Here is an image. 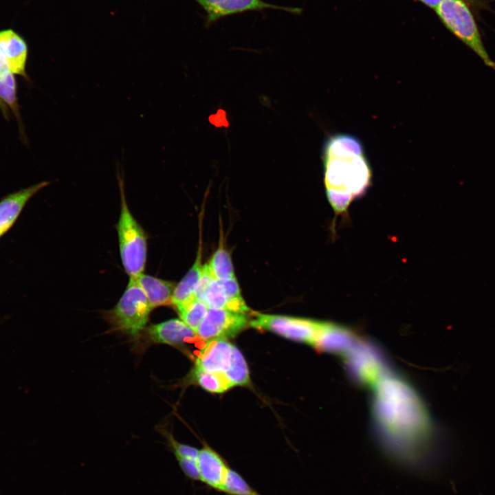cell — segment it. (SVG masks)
Returning a JSON list of instances; mask_svg holds the SVG:
<instances>
[{"instance_id": "cell-1", "label": "cell", "mask_w": 495, "mask_h": 495, "mask_svg": "<svg viewBox=\"0 0 495 495\" xmlns=\"http://www.w3.org/2000/svg\"><path fill=\"white\" fill-rule=\"evenodd\" d=\"M374 384L372 414L382 448L405 465H422L436 432L424 404L406 380L388 371Z\"/></svg>"}, {"instance_id": "cell-2", "label": "cell", "mask_w": 495, "mask_h": 495, "mask_svg": "<svg viewBox=\"0 0 495 495\" xmlns=\"http://www.w3.org/2000/svg\"><path fill=\"white\" fill-rule=\"evenodd\" d=\"M326 191L363 196L371 186L372 170L360 140L353 135L336 133L324 142L322 152Z\"/></svg>"}, {"instance_id": "cell-3", "label": "cell", "mask_w": 495, "mask_h": 495, "mask_svg": "<svg viewBox=\"0 0 495 495\" xmlns=\"http://www.w3.org/2000/svg\"><path fill=\"white\" fill-rule=\"evenodd\" d=\"M117 166V179L120 195V213L116 225L122 266L129 278L144 273L147 258V235L129 208L122 170Z\"/></svg>"}, {"instance_id": "cell-4", "label": "cell", "mask_w": 495, "mask_h": 495, "mask_svg": "<svg viewBox=\"0 0 495 495\" xmlns=\"http://www.w3.org/2000/svg\"><path fill=\"white\" fill-rule=\"evenodd\" d=\"M152 309L148 299L134 278L127 286L116 306L104 313L111 330L137 336L146 327Z\"/></svg>"}, {"instance_id": "cell-5", "label": "cell", "mask_w": 495, "mask_h": 495, "mask_svg": "<svg viewBox=\"0 0 495 495\" xmlns=\"http://www.w3.org/2000/svg\"><path fill=\"white\" fill-rule=\"evenodd\" d=\"M435 11L441 22L483 63L495 70V62L486 51L470 6L464 0H445Z\"/></svg>"}, {"instance_id": "cell-6", "label": "cell", "mask_w": 495, "mask_h": 495, "mask_svg": "<svg viewBox=\"0 0 495 495\" xmlns=\"http://www.w3.org/2000/svg\"><path fill=\"white\" fill-rule=\"evenodd\" d=\"M323 323L306 318L255 313L250 326L314 346Z\"/></svg>"}, {"instance_id": "cell-7", "label": "cell", "mask_w": 495, "mask_h": 495, "mask_svg": "<svg viewBox=\"0 0 495 495\" xmlns=\"http://www.w3.org/2000/svg\"><path fill=\"white\" fill-rule=\"evenodd\" d=\"M205 11V24L210 26L217 21L230 15L250 11L278 10L292 14H299L302 9L280 6L263 0H195Z\"/></svg>"}, {"instance_id": "cell-8", "label": "cell", "mask_w": 495, "mask_h": 495, "mask_svg": "<svg viewBox=\"0 0 495 495\" xmlns=\"http://www.w3.org/2000/svg\"><path fill=\"white\" fill-rule=\"evenodd\" d=\"M248 314L226 309H208L196 331L204 340L232 338L250 325Z\"/></svg>"}, {"instance_id": "cell-9", "label": "cell", "mask_w": 495, "mask_h": 495, "mask_svg": "<svg viewBox=\"0 0 495 495\" xmlns=\"http://www.w3.org/2000/svg\"><path fill=\"white\" fill-rule=\"evenodd\" d=\"M50 184L48 181L41 182L10 193L0 200V237L12 227L29 200Z\"/></svg>"}, {"instance_id": "cell-10", "label": "cell", "mask_w": 495, "mask_h": 495, "mask_svg": "<svg viewBox=\"0 0 495 495\" xmlns=\"http://www.w3.org/2000/svg\"><path fill=\"white\" fill-rule=\"evenodd\" d=\"M197 462L199 481L208 487L221 492L230 468L227 461L216 451L205 446L199 450Z\"/></svg>"}, {"instance_id": "cell-11", "label": "cell", "mask_w": 495, "mask_h": 495, "mask_svg": "<svg viewBox=\"0 0 495 495\" xmlns=\"http://www.w3.org/2000/svg\"><path fill=\"white\" fill-rule=\"evenodd\" d=\"M234 345L226 338L208 340L197 358L195 368L213 373H225L228 369Z\"/></svg>"}, {"instance_id": "cell-12", "label": "cell", "mask_w": 495, "mask_h": 495, "mask_svg": "<svg viewBox=\"0 0 495 495\" xmlns=\"http://www.w3.org/2000/svg\"><path fill=\"white\" fill-rule=\"evenodd\" d=\"M0 54L14 75L27 77L28 47L21 35L12 29L0 31Z\"/></svg>"}, {"instance_id": "cell-13", "label": "cell", "mask_w": 495, "mask_h": 495, "mask_svg": "<svg viewBox=\"0 0 495 495\" xmlns=\"http://www.w3.org/2000/svg\"><path fill=\"white\" fill-rule=\"evenodd\" d=\"M148 340L153 343L177 345L192 340L196 333L181 319H170L144 329Z\"/></svg>"}, {"instance_id": "cell-14", "label": "cell", "mask_w": 495, "mask_h": 495, "mask_svg": "<svg viewBox=\"0 0 495 495\" xmlns=\"http://www.w3.org/2000/svg\"><path fill=\"white\" fill-rule=\"evenodd\" d=\"M144 292L152 309L172 306L175 283L144 273L134 278Z\"/></svg>"}, {"instance_id": "cell-15", "label": "cell", "mask_w": 495, "mask_h": 495, "mask_svg": "<svg viewBox=\"0 0 495 495\" xmlns=\"http://www.w3.org/2000/svg\"><path fill=\"white\" fill-rule=\"evenodd\" d=\"M201 231V229L200 226L199 248L195 261L186 275L176 284L174 289L172 298V307L175 309L194 298V293L201 275L204 265L201 263L202 239Z\"/></svg>"}, {"instance_id": "cell-16", "label": "cell", "mask_w": 495, "mask_h": 495, "mask_svg": "<svg viewBox=\"0 0 495 495\" xmlns=\"http://www.w3.org/2000/svg\"><path fill=\"white\" fill-rule=\"evenodd\" d=\"M16 91L14 74L4 58L0 54V108L6 116L8 109H10L19 119Z\"/></svg>"}, {"instance_id": "cell-17", "label": "cell", "mask_w": 495, "mask_h": 495, "mask_svg": "<svg viewBox=\"0 0 495 495\" xmlns=\"http://www.w3.org/2000/svg\"><path fill=\"white\" fill-rule=\"evenodd\" d=\"M162 434L168 442L178 465L186 477L195 476L197 472V456L199 450L195 447L177 441L169 432L163 430Z\"/></svg>"}, {"instance_id": "cell-18", "label": "cell", "mask_w": 495, "mask_h": 495, "mask_svg": "<svg viewBox=\"0 0 495 495\" xmlns=\"http://www.w3.org/2000/svg\"><path fill=\"white\" fill-rule=\"evenodd\" d=\"M207 263L214 278L218 280L235 277L230 254L224 246L222 232L219 246Z\"/></svg>"}, {"instance_id": "cell-19", "label": "cell", "mask_w": 495, "mask_h": 495, "mask_svg": "<svg viewBox=\"0 0 495 495\" xmlns=\"http://www.w3.org/2000/svg\"><path fill=\"white\" fill-rule=\"evenodd\" d=\"M180 319L195 333L205 318L208 307L203 302L192 298L176 309Z\"/></svg>"}, {"instance_id": "cell-20", "label": "cell", "mask_w": 495, "mask_h": 495, "mask_svg": "<svg viewBox=\"0 0 495 495\" xmlns=\"http://www.w3.org/2000/svg\"><path fill=\"white\" fill-rule=\"evenodd\" d=\"M193 373L198 384L210 393H221L234 386L224 373L207 372L196 368Z\"/></svg>"}, {"instance_id": "cell-21", "label": "cell", "mask_w": 495, "mask_h": 495, "mask_svg": "<svg viewBox=\"0 0 495 495\" xmlns=\"http://www.w3.org/2000/svg\"><path fill=\"white\" fill-rule=\"evenodd\" d=\"M221 492L226 495H260L236 470L230 468Z\"/></svg>"}, {"instance_id": "cell-22", "label": "cell", "mask_w": 495, "mask_h": 495, "mask_svg": "<svg viewBox=\"0 0 495 495\" xmlns=\"http://www.w3.org/2000/svg\"><path fill=\"white\" fill-rule=\"evenodd\" d=\"M224 374L233 386H243L249 383V371L246 362L240 351L234 346L230 366Z\"/></svg>"}, {"instance_id": "cell-23", "label": "cell", "mask_w": 495, "mask_h": 495, "mask_svg": "<svg viewBox=\"0 0 495 495\" xmlns=\"http://www.w3.org/2000/svg\"><path fill=\"white\" fill-rule=\"evenodd\" d=\"M226 294L227 309L234 312L248 314L250 309L244 301L236 278L221 281Z\"/></svg>"}, {"instance_id": "cell-24", "label": "cell", "mask_w": 495, "mask_h": 495, "mask_svg": "<svg viewBox=\"0 0 495 495\" xmlns=\"http://www.w3.org/2000/svg\"><path fill=\"white\" fill-rule=\"evenodd\" d=\"M203 301L208 309L228 310L226 294L220 280L215 278L212 280Z\"/></svg>"}, {"instance_id": "cell-25", "label": "cell", "mask_w": 495, "mask_h": 495, "mask_svg": "<svg viewBox=\"0 0 495 495\" xmlns=\"http://www.w3.org/2000/svg\"><path fill=\"white\" fill-rule=\"evenodd\" d=\"M213 279H214V278L212 272L208 263H206L203 265L201 275L194 293V298L203 301L205 294Z\"/></svg>"}, {"instance_id": "cell-26", "label": "cell", "mask_w": 495, "mask_h": 495, "mask_svg": "<svg viewBox=\"0 0 495 495\" xmlns=\"http://www.w3.org/2000/svg\"><path fill=\"white\" fill-rule=\"evenodd\" d=\"M425 5L431 8L435 9L441 3L445 0H419ZM469 6L476 10L485 8L486 7L485 1L482 0H464Z\"/></svg>"}]
</instances>
